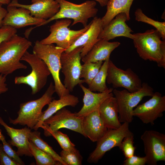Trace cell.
Returning <instances> with one entry per match:
<instances>
[{
    "mask_svg": "<svg viewBox=\"0 0 165 165\" xmlns=\"http://www.w3.org/2000/svg\"><path fill=\"white\" fill-rule=\"evenodd\" d=\"M31 42L15 34L0 44V74L7 76L16 70L26 69L20 62L25 52L31 46Z\"/></svg>",
    "mask_w": 165,
    "mask_h": 165,
    "instance_id": "1",
    "label": "cell"
},
{
    "mask_svg": "<svg viewBox=\"0 0 165 165\" xmlns=\"http://www.w3.org/2000/svg\"><path fill=\"white\" fill-rule=\"evenodd\" d=\"M133 43L139 56L144 60L156 62L165 69V40L157 30H148L133 34Z\"/></svg>",
    "mask_w": 165,
    "mask_h": 165,
    "instance_id": "2",
    "label": "cell"
},
{
    "mask_svg": "<svg viewBox=\"0 0 165 165\" xmlns=\"http://www.w3.org/2000/svg\"><path fill=\"white\" fill-rule=\"evenodd\" d=\"M65 50L53 44H44L38 40L35 42L33 50V53L42 60L47 66L54 82L55 92L59 98L70 93L62 83L60 77L61 56Z\"/></svg>",
    "mask_w": 165,
    "mask_h": 165,
    "instance_id": "3",
    "label": "cell"
},
{
    "mask_svg": "<svg viewBox=\"0 0 165 165\" xmlns=\"http://www.w3.org/2000/svg\"><path fill=\"white\" fill-rule=\"evenodd\" d=\"M55 92L54 86L51 82L41 97L20 104L17 117L14 119L9 117V123L14 125L26 126L33 129L42 115V108L53 100Z\"/></svg>",
    "mask_w": 165,
    "mask_h": 165,
    "instance_id": "4",
    "label": "cell"
},
{
    "mask_svg": "<svg viewBox=\"0 0 165 165\" xmlns=\"http://www.w3.org/2000/svg\"><path fill=\"white\" fill-rule=\"evenodd\" d=\"M59 3L58 12L51 18L46 20L38 27L46 25L51 21L59 19H72V26L81 23L84 27L87 24L88 19L95 16L98 11L96 7V2L94 0L86 1L80 4H76L66 0H56Z\"/></svg>",
    "mask_w": 165,
    "mask_h": 165,
    "instance_id": "5",
    "label": "cell"
},
{
    "mask_svg": "<svg viewBox=\"0 0 165 165\" xmlns=\"http://www.w3.org/2000/svg\"><path fill=\"white\" fill-rule=\"evenodd\" d=\"M21 61L28 63L31 68V71L25 76L16 77L14 83L16 84L28 85L31 89L32 94L34 95L45 86L50 72L45 62L34 53H31L26 51Z\"/></svg>",
    "mask_w": 165,
    "mask_h": 165,
    "instance_id": "6",
    "label": "cell"
},
{
    "mask_svg": "<svg viewBox=\"0 0 165 165\" xmlns=\"http://www.w3.org/2000/svg\"><path fill=\"white\" fill-rule=\"evenodd\" d=\"M113 93L116 97L118 110L120 122L131 123L133 119L132 113L143 97H152L154 94L153 89L147 83H142L141 88L138 91L130 92L126 89L119 90L113 89Z\"/></svg>",
    "mask_w": 165,
    "mask_h": 165,
    "instance_id": "7",
    "label": "cell"
},
{
    "mask_svg": "<svg viewBox=\"0 0 165 165\" xmlns=\"http://www.w3.org/2000/svg\"><path fill=\"white\" fill-rule=\"evenodd\" d=\"M71 23L70 19L56 20L50 27V34L40 42L44 44L55 43L56 46L66 50L88 29L91 22L84 28L78 30H72L68 28Z\"/></svg>",
    "mask_w": 165,
    "mask_h": 165,
    "instance_id": "8",
    "label": "cell"
},
{
    "mask_svg": "<svg viewBox=\"0 0 165 165\" xmlns=\"http://www.w3.org/2000/svg\"><path fill=\"white\" fill-rule=\"evenodd\" d=\"M82 47H77L69 52L64 51L61 57V72L64 76V86L70 92L75 87L85 82L80 79L82 68L80 54Z\"/></svg>",
    "mask_w": 165,
    "mask_h": 165,
    "instance_id": "9",
    "label": "cell"
},
{
    "mask_svg": "<svg viewBox=\"0 0 165 165\" xmlns=\"http://www.w3.org/2000/svg\"><path fill=\"white\" fill-rule=\"evenodd\" d=\"M129 124L124 122L117 129H108L105 135L97 142L96 147L90 154L87 162L97 163L107 152L113 148L118 147L120 149L123 139L132 132L129 129Z\"/></svg>",
    "mask_w": 165,
    "mask_h": 165,
    "instance_id": "10",
    "label": "cell"
},
{
    "mask_svg": "<svg viewBox=\"0 0 165 165\" xmlns=\"http://www.w3.org/2000/svg\"><path fill=\"white\" fill-rule=\"evenodd\" d=\"M82 118L77 116L65 107L59 110L46 119L41 128L44 130V134L49 137L52 132L65 128L78 133L82 135Z\"/></svg>",
    "mask_w": 165,
    "mask_h": 165,
    "instance_id": "11",
    "label": "cell"
},
{
    "mask_svg": "<svg viewBox=\"0 0 165 165\" xmlns=\"http://www.w3.org/2000/svg\"><path fill=\"white\" fill-rule=\"evenodd\" d=\"M106 82L113 88H123L130 92H136L142 87L139 76L130 68L126 70L117 67L110 59L108 62Z\"/></svg>",
    "mask_w": 165,
    "mask_h": 165,
    "instance_id": "12",
    "label": "cell"
},
{
    "mask_svg": "<svg viewBox=\"0 0 165 165\" xmlns=\"http://www.w3.org/2000/svg\"><path fill=\"white\" fill-rule=\"evenodd\" d=\"M146 163L156 165L160 161H165V135L158 131L146 130L141 136Z\"/></svg>",
    "mask_w": 165,
    "mask_h": 165,
    "instance_id": "13",
    "label": "cell"
},
{
    "mask_svg": "<svg viewBox=\"0 0 165 165\" xmlns=\"http://www.w3.org/2000/svg\"><path fill=\"white\" fill-rule=\"evenodd\" d=\"M145 103L137 106L134 109L132 114L144 123L153 125L155 121L162 117L165 111V96L156 92Z\"/></svg>",
    "mask_w": 165,
    "mask_h": 165,
    "instance_id": "14",
    "label": "cell"
},
{
    "mask_svg": "<svg viewBox=\"0 0 165 165\" xmlns=\"http://www.w3.org/2000/svg\"><path fill=\"white\" fill-rule=\"evenodd\" d=\"M7 10V13L3 20V26H9L17 29L35 25V28L46 20L31 16L30 11L24 8L8 5Z\"/></svg>",
    "mask_w": 165,
    "mask_h": 165,
    "instance_id": "15",
    "label": "cell"
},
{
    "mask_svg": "<svg viewBox=\"0 0 165 165\" xmlns=\"http://www.w3.org/2000/svg\"><path fill=\"white\" fill-rule=\"evenodd\" d=\"M88 29L79 36L64 52H69L75 48L82 47L80 54L82 58L85 56L99 39L98 35L103 29L101 18L95 16Z\"/></svg>",
    "mask_w": 165,
    "mask_h": 165,
    "instance_id": "16",
    "label": "cell"
},
{
    "mask_svg": "<svg viewBox=\"0 0 165 165\" xmlns=\"http://www.w3.org/2000/svg\"><path fill=\"white\" fill-rule=\"evenodd\" d=\"M127 18L124 13L117 14L100 32L98 39H105L108 41L117 37L123 36L132 39L133 38V32L126 23Z\"/></svg>",
    "mask_w": 165,
    "mask_h": 165,
    "instance_id": "17",
    "label": "cell"
},
{
    "mask_svg": "<svg viewBox=\"0 0 165 165\" xmlns=\"http://www.w3.org/2000/svg\"><path fill=\"white\" fill-rule=\"evenodd\" d=\"M0 124L4 127L10 138L9 143L11 146L17 148L16 152L19 156L24 155L30 157L33 156L29 146V137L31 129L27 127L20 129L11 127L5 123L1 117Z\"/></svg>",
    "mask_w": 165,
    "mask_h": 165,
    "instance_id": "18",
    "label": "cell"
},
{
    "mask_svg": "<svg viewBox=\"0 0 165 165\" xmlns=\"http://www.w3.org/2000/svg\"><path fill=\"white\" fill-rule=\"evenodd\" d=\"M8 5L27 9L31 16L46 20L54 16L60 9L59 5L56 0H43L31 5L22 4L18 3L17 0H12Z\"/></svg>",
    "mask_w": 165,
    "mask_h": 165,
    "instance_id": "19",
    "label": "cell"
},
{
    "mask_svg": "<svg viewBox=\"0 0 165 165\" xmlns=\"http://www.w3.org/2000/svg\"><path fill=\"white\" fill-rule=\"evenodd\" d=\"M82 135L93 142L100 140L108 130L100 116L98 109L82 117Z\"/></svg>",
    "mask_w": 165,
    "mask_h": 165,
    "instance_id": "20",
    "label": "cell"
},
{
    "mask_svg": "<svg viewBox=\"0 0 165 165\" xmlns=\"http://www.w3.org/2000/svg\"><path fill=\"white\" fill-rule=\"evenodd\" d=\"M84 93L83 105L76 116L82 118L88 114L98 109L102 103L108 97L114 96L113 88H109L105 91L94 93L82 84L79 85Z\"/></svg>",
    "mask_w": 165,
    "mask_h": 165,
    "instance_id": "21",
    "label": "cell"
},
{
    "mask_svg": "<svg viewBox=\"0 0 165 165\" xmlns=\"http://www.w3.org/2000/svg\"><path fill=\"white\" fill-rule=\"evenodd\" d=\"M120 45L118 42H110L105 39H99L91 50L82 58L84 63L105 61L110 59L111 53Z\"/></svg>",
    "mask_w": 165,
    "mask_h": 165,
    "instance_id": "22",
    "label": "cell"
},
{
    "mask_svg": "<svg viewBox=\"0 0 165 165\" xmlns=\"http://www.w3.org/2000/svg\"><path fill=\"white\" fill-rule=\"evenodd\" d=\"M98 109L100 116L108 129H117L121 126L115 97L112 96L107 98L101 105Z\"/></svg>",
    "mask_w": 165,
    "mask_h": 165,
    "instance_id": "23",
    "label": "cell"
},
{
    "mask_svg": "<svg viewBox=\"0 0 165 165\" xmlns=\"http://www.w3.org/2000/svg\"><path fill=\"white\" fill-rule=\"evenodd\" d=\"M79 102L78 97L68 94L60 98L58 100H53L48 105L47 109L42 112L38 123L33 129L37 130L41 128L43 122L57 111L66 106L75 107Z\"/></svg>",
    "mask_w": 165,
    "mask_h": 165,
    "instance_id": "24",
    "label": "cell"
},
{
    "mask_svg": "<svg viewBox=\"0 0 165 165\" xmlns=\"http://www.w3.org/2000/svg\"><path fill=\"white\" fill-rule=\"evenodd\" d=\"M134 0H109L107 6V11L101 18L103 28L118 14L125 13L127 20H130V12Z\"/></svg>",
    "mask_w": 165,
    "mask_h": 165,
    "instance_id": "25",
    "label": "cell"
},
{
    "mask_svg": "<svg viewBox=\"0 0 165 165\" xmlns=\"http://www.w3.org/2000/svg\"><path fill=\"white\" fill-rule=\"evenodd\" d=\"M29 141L43 151L51 156L61 165H66L60 156L41 138V133L37 130L31 131L29 137Z\"/></svg>",
    "mask_w": 165,
    "mask_h": 165,
    "instance_id": "26",
    "label": "cell"
},
{
    "mask_svg": "<svg viewBox=\"0 0 165 165\" xmlns=\"http://www.w3.org/2000/svg\"><path fill=\"white\" fill-rule=\"evenodd\" d=\"M109 59L104 61L98 72L88 85L89 89L92 91L102 92L109 88L106 84L107 70Z\"/></svg>",
    "mask_w": 165,
    "mask_h": 165,
    "instance_id": "27",
    "label": "cell"
},
{
    "mask_svg": "<svg viewBox=\"0 0 165 165\" xmlns=\"http://www.w3.org/2000/svg\"><path fill=\"white\" fill-rule=\"evenodd\" d=\"M30 151L35 158L37 165H61L51 156L39 149L29 141Z\"/></svg>",
    "mask_w": 165,
    "mask_h": 165,
    "instance_id": "28",
    "label": "cell"
},
{
    "mask_svg": "<svg viewBox=\"0 0 165 165\" xmlns=\"http://www.w3.org/2000/svg\"><path fill=\"white\" fill-rule=\"evenodd\" d=\"M103 61L86 62L82 65L80 78H83L85 83L89 85L98 72Z\"/></svg>",
    "mask_w": 165,
    "mask_h": 165,
    "instance_id": "29",
    "label": "cell"
},
{
    "mask_svg": "<svg viewBox=\"0 0 165 165\" xmlns=\"http://www.w3.org/2000/svg\"><path fill=\"white\" fill-rule=\"evenodd\" d=\"M136 21L142 22L149 24L156 28L160 33L162 39L165 40V22H161L155 20L148 17L143 13L140 8L138 9L134 13Z\"/></svg>",
    "mask_w": 165,
    "mask_h": 165,
    "instance_id": "30",
    "label": "cell"
},
{
    "mask_svg": "<svg viewBox=\"0 0 165 165\" xmlns=\"http://www.w3.org/2000/svg\"><path fill=\"white\" fill-rule=\"evenodd\" d=\"M60 156L66 165H81L83 158L76 148L73 150H62Z\"/></svg>",
    "mask_w": 165,
    "mask_h": 165,
    "instance_id": "31",
    "label": "cell"
},
{
    "mask_svg": "<svg viewBox=\"0 0 165 165\" xmlns=\"http://www.w3.org/2000/svg\"><path fill=\"white\" fill-rule=\"evenodd\" d=\"M51 136L56 140L62 150H73L76 148L68 136L59 130L51 133L49 137Z\"/></svg>",
    "mask_w": 165,
    "mask_h": 165,
    "instance_id": "32",
    "label": "cell"
},
{
    "mask_svg": "<svg viewBox=\"0 0 165 165\" xmlns=\"http://www.w3.org/2000/svg\"><path fill=\"white\" fill-rule=\"evenodd\" d=\"M134 135L132 132L123 139L120 148L126 158L134 155L135 147L134 145Z\"/></svg>",
    "mask_w": 165,
    "mask_h": 165,
    "instance_id": "33",
    "label": "cell"
},
{
    "mask_svg": "<svg viewBox=\"0 0 165 165\" xmlns=\"http://www.w3.org/2000/svg\"><path fill=\"white\" fill-rule=\"evenodd\" d=\"M4 150L6 153L17 164V165H25L15 151L13 150L11 145L6 140L5 137L3 135L1 138Z\"/></svg>",
    "mask_w": 165,
    "mask_h": 165,
    "instance_id": "34",
    "label": "cell"
},
{
    "mask_svg": "<svg viewBox=\"0 0 165 165\" xmlns=\"http://www.w3.org/2000/svg\"><path fill=\"white\" fill-rule=\"evenodd\" d=\"M16 32L17 30L15 28L9 26H3L0 28V44L9 39Z\"/></svg>",
    "mask_w": 165,
    "mask_h": 165,
    "instance_id": "35",
    "label": "cell"
},
{
    "mask_svg": "<svg viewBox=\"0 0 165 165\" xmlns=\"http://www.w3.org/2000/svg\"><path fill=\"white\" fill-rule=\"evenodd\" d=\"M145 156L141 157L134 155L126 158L123 161V165H145L146 164Z\"/></svg>",
    "mask_w": 165,
    "mask_h": 165,
    "instance_id": "36",
    "label": "cell"
},
{
    "mask_svg": "<svg viewBox=\"0 0 165 165\" xmlns=\"http://www.w3.org/2000/svg\"><path fill=\"white\" fill-rule=\"evenodd\" d=\"M0 165H17L5 152L2 144H0Z\"/></svg>",
    "mask_w": 165,
    "mask_h": 165,
    "instance_id": "37",
    "label": "cell"
},
{
    "mask_svg": "<svg viewBox=\"0 0 165 165\" xmlns=\"http://www.w3.org/2000/svg\"><path fill=\"white\" fill-rule=\"evenodd\" d=\"M6 76L0 74V94L5 93L8 90L6 83Z\"/></svg>",
    "mask_w": 165,
    "mask_h": 165,
    "instance_id": "38",
    "label": "cell"
},
{
    "mask_svg": "<svg viewBox=\"0 0 165 165\" xmlns=\"http://www.w3.org/2000/svg\"><path fill=\"white\" fill-rule=\"evenodd\" d=\"M3 4L0 3V28L3 26V20L7 13V10L2 7Z\"/></svg>",
    "mask_w": 165,
    "mask_h": 165,
    "instance_id": "39",
    "label": "cell"
},
{
    "mask_svg": "<svg viewBox=\"0 0 165 165\" xmlns=\"http://www.w3.org/2000/svg\"><path fill=\"white\" fill-rule=\"evenodd\" d=\"M98 2L101 7L106 6L109 0H93Z\"/></svg>",
    "mask_w": 165,
    "mask_h": 165,
    "instance_id": "40",
    "label": "cell"
},
{
    "mask_svg": "<svg viewBox=\"0 0 165 165\" xmlns=\"http://www.w3.org/2000/svg\"><path fill=\"white\" fill-rule=\"evenodd\" d=\"M11 1L9 0H0V3L3 4L8 5Z\"/></svg>",
    "mask_w": 165,
    "mask_h": 165,
    "instance_id": "41",
    "label": "cell"
},
{
    "mask_svg": "<svg viewBox=\"0 0 165 165\" xmlns=\"http://www.w3.org/2000/svg\"><path fill=\"white\" fill-rule=\"evenodd\" d=\"M42 0H31V2L32 3H35L36 2L40 1H41Z\"/></svg>",
    "mask_w": 165,
    "mask_h": 165,
    "instance_id": "42",
    "label": "cell"
},
{
    "mask_svg": "<svg viewBox=\"0 0 165 165\" xmlns=\"http://www.w3.org/2000/svg\"><path fill=\"white\" fill-rule=\"evenodd\" d=\"M2 135L3 134L2 133V130L1 129H0V141H1V138Z\"/></svg>",
    "mask_w": 165,
    "mask_h": 165,
    "instance_id": "43",
    "label": "cell"
},
{
    "mask_svg": "<svg viewBox=\"0 0 165 165\" xmlns=\"http://www.w3.org/2000/svg\"><path fill=\"white\" fill-rule=\"evenodd\" d=\"M10 0V1H12V0Z\"/></svg>",
    "mask_w": 165,
    "mask_h": 165,
    "instance_id": "44",
    "label": "cell"
}]
</instances>
